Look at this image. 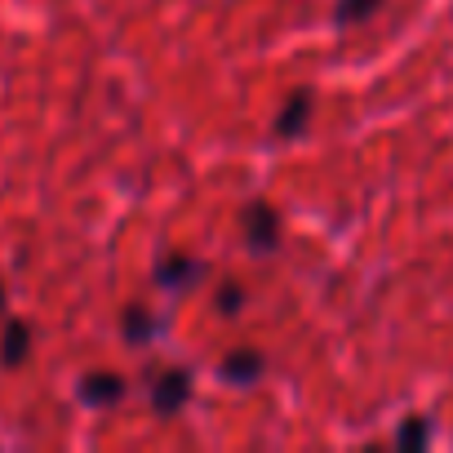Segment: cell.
I'll list each match as a JSON object with an SVG mask.
<instances>
[{"mask_svg":"<svg viewBox=\"0 0 453 453\" xmlns=\"http://www.w3.org/2000/svg\"><path fill=\"white\" fill-rule=\"evenodd\" d=\"M0 307H5V285H0Z\"/></svg>","mask_w":453,"mask_h":453,"instance_id":"cell-11","label":"cell"},{"mask_svg":"<svg viewBox=\"0 0 453 453\" xmlns=\"http://www.w3.org/2000/svg\"><path fill=\"white\" fill-rule=\"evenodd\" d=\"M218 303H222V311H226V316H232V311L241 307V289H222V298H218Z\"/></svg>","mask_w":453,"mask_h":453,"instance_id":"cell-10","label":"cell"},{"mask_svg":"<svg viewBox=\"0 0 453 453\" xmlns=\"http://www.w3.org/2000/svg\"><path fill=\"white\" fill-rule=\"evenodd\" d=\"M125 329H129V338H147V320H142L138 311H129V316H125Z\"/></svg>","mask_w":453,"mask_h":453,"instance_id":"cell-9","label":"cell"},{"mask_svg":"<svg viewBox=\"0 0 453 453\" xmlns=\"http://www.w3.org/2000/svg\"><path fill=\"white\" fill-rule=\"evenodd\" d=\"M120 391H125V382H120L116 373H94V378H85V400H94V404H111V400H120Z\"/></svg>","mask_w":453,"mask_h":453,"instance_id":"cell-5","label":"cell"},{"mask_svg":"<svg viewBox=\"0 0 453 453\" xmlns=\"http://www.w3.org/2000/svg\"><path fill=\"white\" fill-rule=\"evenodd\" d=\"M182 400H187V373H182V369H178V373H165L160 387H156V409H160V413H173Z\"/></svg>","mask_w":453,"mask_h":453,"instance_id":"cell-4","label":"cell"},{"mask_svg":"<svg viewBox=\"0 0 453 453\" xmlns=\"http://www.w3.org/2000/svg\"><path fill=\"white\" fill-rule=\"evenodd\" d=\"M245 241H250L254 254H272V250L280 245V218H276L272 204L254 200V204L245 209Z\"/></svg>","mask_w":453,"mask_h":453,"instance_id":"cell-1","label":"cell"},{"mask_svg":"<svg viewBox=\"0 0 453 453\" xmlns=\"http://www.w3.org/2000/svg\"><path fill=\"white\" fill-rule=\"evenodd\" d=\"M382 0H338V23L351 27V23H365L369 14H378Z\"/></svg>","mask_w":453,"mask_h":453,"instance_id":"cell-7","label":"cell"},{"mask_svg":"<svg viewBox=\"0 0 453 453\" xmlns=\"http://www.w3.org/2000/svg\"><path fill=\"white\" fill-rule=\"evenodd\" d=\"M27 347H32V329L23 320H10L5 338H0V360H5V365H23L27 360Z\"/></svg>","mask_w":453,"mask_h":453,"instance_id":"cell-3","label":"cell"},{"mask_svg":"<svg viewBox=\"0 0 453 453\" xmlns=\"http://www.w3.org/2000/svg\"><path fill=\"white\" fill-rule=\"evenodd\" d=\"M307 116H311V94H307V89H298V94L289 98V107L280 111L276 134H280V138H298V134H303V125H307Z\"/></svg>","mask_w":453,"mask_h":453,"instance_id":"cell-2","label":"cell"},{"mask_svg":"<svg viewBox=\"0 0 453 453\" xmlns=\"http://www.w3.org/2000/svg\"><path fill=\"white\" fill-rule=\"evenodd\" d=\"M222 369H226V378H232V382H254L263 373V356L258 351H236Z\"/></svg>","mask_w":453,"mask_h":453,"instance_id":"cell-6","label":"cell"},{"mask_svg":"<svg viewBox=\"0 0 453 453\" xmlns=\"http://www.w3.org/2000/svg\"><path fill=\"white\" fill-rule=\"evenodd\" d=\"M426 435H431V426H426L422 418H413L409 426H400V435H395V440H400V444H409V449H418V444H426Z\"/></svg>","mask_w":453,"mask_h":453,"instance_id":"cell-8","label":"cell"}]
</instances>
